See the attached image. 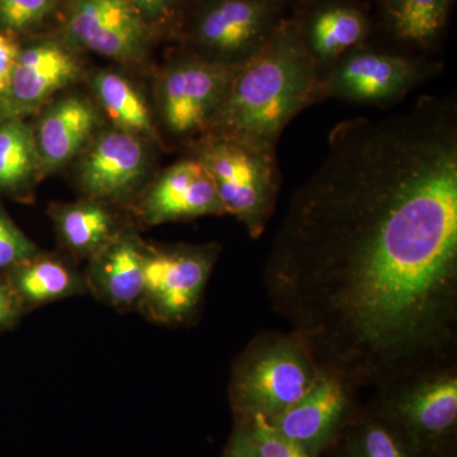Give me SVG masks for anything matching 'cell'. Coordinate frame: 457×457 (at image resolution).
Wrapping results in <instances>:
<instances>
[{"mask_svg": "<svg viewBox=\"0 0 457 457\" xmlns=\"http://www.w3.org/2000/svg\"><path fill=\"white\" fill-rule=\"evenodd\" d=\"M456 111L338 123L270 246L273 311L357 386L456 361Z\"/></svg>", "mask_w": 457, "mask_h": 457, "instance_id": "1", "label": "cell"}, {"mask_svg": "<svg viewBox=\"0 0 457 457\" xmlns=\"http://www.w3.org/2000/svg\"><path fill=\"white\" fill-rule=\"evenodd\" d=\"M321 74L306 49L303 27L278 23L269 40L237 66L224 102L204 134L276 149L291 120L319 101Z\"/></svg>", "mask_w": 457, "mask_h": 457, "instance_id": "2", "label": "cell"}, {"mask_svg": "<svg viewBox=\"0 0 457 457\" xmlns=\"http://www.w3.org/2000/svg\"><path fill=\"white\" fill-rule=\"evenodd\" d=\"M320 372L311 348L291 330L260 333L231 369L228 396L236 416L278 417L305 395Z\"/></svg>", "mask_w": 457, "mask_h": 457, "instance_id": "3", "label": "cell"}, {"mask_svg": "<svg viewBox=\"0 0 457 457\" xmlns=\"http://www.w3.org/2000/svg\"><path fill=\"white\" fill-rule=\"evenodd\" d=\"M372 407L423 457H446L457 428L456 361L405 372L378 385Z\"/></svg>", "mask_w": 457, "mask_h": 457, "instance_id": "4", "label": "cell"}, {"mask_svg": "<svg viewBox=\"0 0 457 457\" xmlns=\"http://www.w3.org/2000/svg\"><path fill=\"white\" fill-rule=\"evenodd\" d=\"M195 156L212 174L225 213L260 237L266 230L279 192L276 149L236 137L204 134Z\"/></svg>", "mask_w": 457, "mask_h": 457, "instance_id": "5", "label": "cell"}, {"mask_svg": "<svg viewBox=\"0 0 457 457\" xmlns=\"http://www.w3.org/2000/svg\"><path fill=\"white\" fill-rule=\"evenodd\" d=\"M219 257L218 245H145V286L139 309L163 326L191 323Z\"/></svg>", "mask_w": 457, "mask_h": 457, "instance_id": "6", "label": "cell"}, {"mask_svg": "<svg viewBox=\"0 0 457 457\" xmlns=\"http://www.w3.org/2000/svg\"><path fill=\"white\" fill-rule=\"evenodd\" d=\"M435 71L420 60L359 46L328 66L319 82L318 99L332 97L352 104H393Z\"/></svg>", "mask_w": 457, "mask_h": 457, "instance_id": "7", "label": "cell"}, {"mask_svg": "<svg viewBox=\"0 0 457 457\" xmlns=\"http://www.w3.org/2000/svg\"><path fill=\"white\" fill-rule=\"evenodd\" d=\"M237 65L194 55L167 66L158 87L165 129L177 137H203L224 102Z\"/></svg>", "mask_w": 457, "mask_h": 457, "instance_id": "8", "label": "cell"}, {"mask_svg": "<svg viewBox=\"0 0 457 457\" xmlns=\"http://www.w3.org/2000/svg\"><path fill=\"white\" fill-rule=\"evenodd\" d=\"M357 386L338 372L321 368L302 399L270 422L309 457L333 447L357 409Z\"/></svg>", "mask_w": 457, "mask_h": 457, "instance_id": "9", "label": "cell"}, {"mask_svg": "<svg viewBox=\"0 0 457 457\" xmlns=\"http://www.w3.org/2000/svg\"><path fill=\"white\" fill-rule=\"evenodd\" d=\"M278 13L276 0H213L197 17L195 41L204 56L240 64L269 40Z\"/></svg>", "mask_w": 457, "mask_h": 457, "instance_id": "10", "label": "cell"}, {"mask_svg": "<svg viewBox=\"0 0 457 457\" xmlns=\"http://www.w3.org/2000/svg\"><path fill=\"white\" fill-rule=\"evenodd\" d=\"M66 29L83 49L117 62H134L145 50V20L125 0H71Z\"/></svg>", "mask_w": 457, "mask_h": 457, "instance_id": "11", "label": "cell"}, {"mask_svg": "<svg viewBox=\"0 0 457 457\" xmlns=\"http://www.w3.org/2000/svg\"><path fill=\"white\" fill-rule=\"evenodd\" d=\"M224 213L212 174L196 156L168 168L143 203L144 218L152 225Z\"/></svg>", "mask_w": 457, "mask_h": 457, "instance_id": "12", "label": "cell"}, {"mask_svg": "<svg viewBox=\"0 0 457 457\" xmlns=\"http://www.w3.org/2000/svg\"><path fill=\"white\" fill-rule=\"evenodd\" d=\"M146 150L140 137L113 129L99 135L80 159L78 179L92 200L123 196L145 174Z\"/></svg>", "mask_w": 457, "mask_h": 457, "instance_id": "13", "label": "cell"}, {"mask_svg": "<svg viewBox=\"0 0 457 457\" xmlns=\"http://www.w3.org/2000/svg\"><path fill=\"white\" fill-rule=\"evenodd\" d=\"M87 288L120 309H139L145 286V245L134 237L117 236L93 255Z\"/></svg>", "mask_w": 457, "mask_h": 457, "instance_id": "14", "label": "cell"}, {"mask_svg": "<svg viewBox=\"0 0 457 457\" xmlns=\"http://www.w3.org/2000/svg\"><path fill=\"white\" fill-rule=\"evenodd\" d=\"M97 125V111L88 99L69 96L54 104L36 131L40 170L50 171L68 163L88 143Z\"/></svg>", "mask_w": 457, "mask_h": 457, "instance_id": "15", "label": "cell"}, {"mask_svg": "<svg viewBox=\"0 0 457 457\" xmlns=\"http://www.w3.org/2000/svg\"><path fill=\"white\" fill-rule=\"evenodd\" d=\"M78 74L79 65L68 50L56 42H41L21 51L8 95L17 106L37 107Z\"/></svg>", "mask_w": 457, "mask_h": 457, "instance_id": "16", "label": "cell"}, {"mask_svg": "<svg viewBox=\"0 0 457 457\" xmlns=\"http://www.w3.org/2000/svg\"><path fill=\"white\" fill-rule=\"evenodd\" d=\"M302 27L306 49L321 68L362 46L368 37L369 20L360 8L333 3L317 9Z\"/></svg>", "mask_w": 457, "mask_h": 457, "instance_id": "17", "label": "cell"}, {"mask_svg": "<svg viewBox=\"0 0 457 457\" xmlns=\"http://www.w3.org/2000/svg\"><path fill=\"white\" fill-rule=\"evenodd\" d=\"M338 457H423L376 409H357L337 438Z\"/></svg>", "mask_w": 457, "mask_h": 457, "instance_id": "18", "label": "cell"}, {"mask_svg": "<svg viewBox=\"0 0 457 457\" xmlns=\"http://www.w3.org/2000/svg\"><path fill=\"white\" fill-rule=\"evenodd\" d=\"M14 269L12 288L22 303L44 305L87 290L86 281L74 270L50 255L38 253Z\"/></svg>", "mask_w": 457, "mask_h": 457, "instance_id": "19", "label": "cell"}, {"mask_svg": "<svg viewBox=\"0 0 457 457\" xmlns=\"http://www.w3.org/2000/svg\"><path fill=\"white\" fill-rule=\"evenodd\" d=\"M453 0H383L394 37L411 46H431L444 32Z\"/></svg>", "mask_w": 457, "mask_h": 457, "instance_id": "20", "label": "cell"}, {"mask_svg": "<svg viewBox=\"0 0 457 457\" xmlns=\"http://www.w3.org/2000/svg\"><path fill=\"white\" fill-rule=\"evenodd\" d=\"M55 225L66 248L82 257H93L119 236L112 213L97 200L62 207Z\"/></svg>", "mask_w": 457, "mask_h": 457, "instance_id": "21", "label": "cell"}, {"mask_svg": "<svg viewBox=\"0 0 457 457\" xmlns=\"http://www.w3.org/2000/svg\"><path fill=\"white\" fill-rule=\"evenodd\" d=\"M95 90L116 129L139 137H154L149 107L130 80L113 71H101L96 75Z\"/></svg>", "mask_w": 457, "mask_h": 457, "instance_id": "22", "label": "cell"}, {"mask_svg": "<svg viewBox=\"0 0 457 457\" xmlns=\"http://www.w3.org/2000/svg\"><path fill=\"white\" fill-rule=\"evenodd\" d=\"M38 168L35 137L25 123L11 121L0 126V187L25 185Z\"/></svg>", "mask_w": 457, "mask_h": 457, "instance_id": "23", "label": "cell"}, {"mask_svg": "<svg viewBox=\"0 0 457 457\" xmlns=\"http://www.w3.org/2000/svg\"><path fill=\"white\" fill-rule=\"evenodd\" d=\"M245 420L253 442L255 457H309L305 451L282 435L266 417L253 414Z\"/></svg>", "mask_w": 457, "mask_h": 457, "instance_id": "24", "label": "cell"}, {"mask_svg": "<svg viewBox=\"0 0 457 457\" xmlns=\"http://www.w3.org/2000/svg\"><path fill=\"white\" fill-rule=\"evenodd\" d=\"M53 0H0V23L11 31H25L49 14Z\"/></svg>", "mask_w": 457, "mask_h": 457, "instance_id": "25", "label": "cell"}, {"mask_svg": "<svg viewBox=\"0 0 457 457\" xmlns=\"http://www.w3.org/2000/svg\"><path fill=\"white\" fill-rule=\"evenodd\" d=\"M37 254V246L0 212V270L14 269Z\"/></svg>", "mask_w": 457, "mask_h": 457, "instance_id": "26", "label": "cell"}, {"mask_svg": "<svg viewBox=\"0 0 457 457\" xmlns=\"http://www.w3.org/2000/svg\"><path fill=\"white\" fill-rule=\"evenodd\" d=\"M20 54L17 42L7 33L0 31V97L9 93L12 75H13Z\"/></svg>", "mask_w": 457, "mask_h": 457, "instance_id": "27", "label": "cell"}, {"mask_svg": "<svg viewBox=\"0 0 457 457\" xmlns=\"http://www.w3.org/2000/svg\"><path fill=\"white\" fill-rule=\"evenodd\" d=\"M147 23L165 22L174 13L173 0H125Z\"/></svg>", "mask_w": 457, "mask_h": 457, "instance_id": "28", "label": "cell"}, {"mask_svg": "<svg viewBox=\"0 0 457 457\" xmlns=\"http://www.w3.org/2000/svg\"><path fill=\"white\" fill-rule=\"evenodd\" d=\"M224 457H255L253 442L245 418L236 416V427L225 449Z\"/></svg>", "mask_w": 457, "mask_h": 457, "instance_id": "29", "label": "cell"}, {"mask_svg": "<svg viewBox=\"0 0 457 457\" xmlns=\"http://www.w3.org/2000/svg\"><path fill=\"white\" fill-rule=\"evenodd\" d=\"M21 305L22 303L12 286L0 282V328L9 326L16 320L20 315Z\"/></svg>", "mask_w": 457, "mask_h": 457, "instance_id": "30", "label": "cell"}]
</instances>
